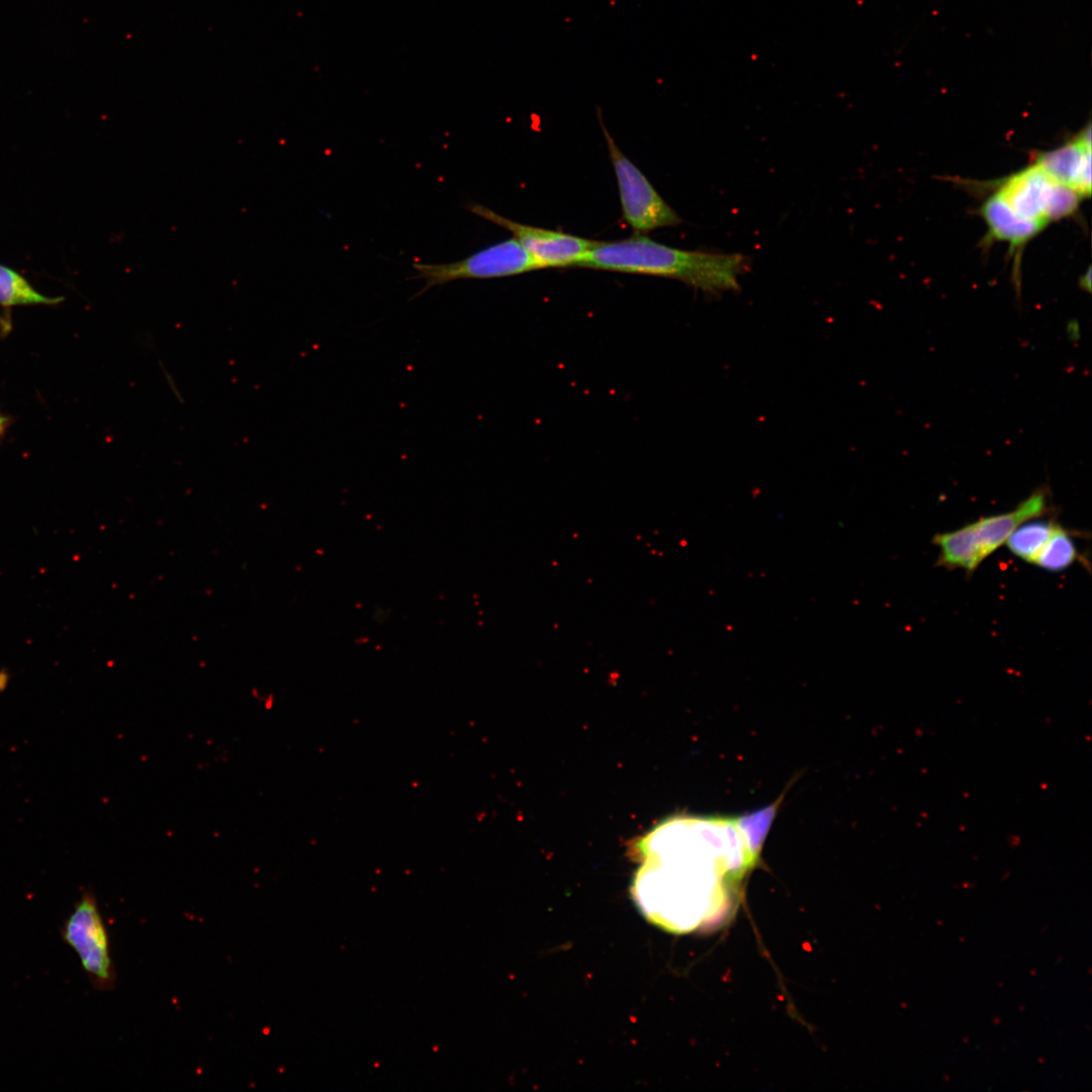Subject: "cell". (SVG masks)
<instances>
[{"instance_id": "obj_1", "label": "cell", "mask_w": 1092, "mask_h": 1092, "mask_svg": "<svg viewBox=\"0 0 1092 1092\" xmlns=\"http://www.w3.org/2000/svg\"><path fill=\"white\" fill-rule=\"evenodd\" d=\"M575 267L666 277L714 293L737 289L750 261L739 253L681 250L634 234L597 242Z\"/></svg>"}, {"instance_id": "obj_2", "label": "cell", "mask_w": 1092, "mask_h": 1092, "mask_svg": "<svg viewBox=\"0 0 1092 1092\" xmlns=\"http://www.w3.org/2000/svg\"><path fill=\"white\" fill-rule=\"evenodd\" d=\"M600 124L607 142L609 157L617 178L624 220L635 235H646L660 228L681 223V218L654 189L646 176L619 149L605 126Z\"/></svg>"}, {"instance_id": "obj_3", "label": "cell", "mask_w": 1092, "mask_h": 1092, "mask_svg": "<svg viewBox=\"0 0 1092 1092\" xmlns=\"http://www.w3.org/2000/svg\"><path fill=\"white\" fill-rule=\"evenodd\" d=\"M417 275L424 287L417 297L430 288L459 279H490L514 276L539 269L530 254L513 237L491 245L472 255L446 264L414 263Z\"/></svg>"}, {"instance_id": "obj_4", "label": "cell", "mask_w": 1092, "mask_h": 1092, "mask_svg": "<svg viewBox=\"0 0 1092 1092\" xmlns=\"http://www.w3.org/2000/svg\"><path fill=\"white\" fill-rule=\"evenodd\" d=\"M61 934L79 957L92 986L99 991L112 990L116 972L110 958L108 933L91 891H85L75 904Z\"/></svg>"}, {"instance_id": "obj_5", "label": "cell", "mask_w": 1092, "mask_h": 1092, "mask_svg": "<svg viewBox=\"0 0 1092 1092\" xmlns=\"http://www.w3.org/2000/svg\"><path fill=\"white\" fill-rule=\"evenodd\" d=\"M1020 216L1045 226L1074 213L1082 197L1032 164L1005 179L997 192Z\"/></svg>"}, {"instance_id": "obj_6", "label": "cell", "mask_w": 1092, "mask_h": 1092, "mask_svg": "<svg viewBox=\"0 0 1092 1092\" xmlns=\"http://www.w3.org/2000/svg\"><path fill=\"white\" fill-rule=\"evenodd\" d=\"M466 208L475 215L512 233L534 259L539 269L575 267L597 243L559 231L517 222L478 203H468Z\"/></svg>"}, {"instance_id": "obj_7", "label": "cell", "mask_w": 1092, "mask_h": 1092, "mask_svg": "<svg viewBox=\"0 0 1092 1092\" xmlns=\"http://www.w3.org/2000/svg\"><path fill=\"white\" fill-rule=\"evenodd\" d=\"M1059 184L1082 198L1091 193V130L1088 126L1073 141L1036 157L1034 163Z\"/></svg>"}, {"instance_id": "obj_8", "label": "cell", "mask_w": 1092, "mask_h": 1092, "mask_svg": "<svg viewBox=\"0 0 1092 1092\" xmlns=\"http://www.w3.org/2000/svg\"><path fill=\"white\" fill-rule=\"evenodd\" d=\"M1048 495L1045 487H1038L1013 511L975 522L982 560L1004 544L1019 525L1042 516L1048 510Z\"/></svg>"}, {"instance_id": "obj_9", "label": "cell", "mask_w": 1092, "mask_h": 1092, "mask_svg": "<svg viewBox=\"0 0 1092 1092\" xmlns=\"http://www.w3.org/2000/svg\"><path fill=\"white\" fill-rule=\"evenodd\" d=\"M981 213L989 234L995 240L1009 243L1013 249L1027 243L1043 228L1020 216L996 192L984 202Z\"/></svg>"}, {"instance_id": "obj_10", "label": "cell", "mask_w": 1092, "mask_h": 1092, "mask_svg": "<svg viewBox=\"0 0 1092 1092\" xmlns=\"http://www.w3.org/2000/svg\"><path fill=\"white\" fill-rule=\"evenodd\" d=\"M933 541L938 546L939 563L943 566L973 571L983 561L975 523L952 532L938 534Z\"/></svg>"}, {"instance_id": "obj_11", "label": "cell", "mask_w": 1092, "mask_h": 1092, "mask_svg": "<svg viewBox=\"0 0 1092 1092\" xmlns=\"http://www.w3.org/2000/svg\"><path fill=\"white\" fill-rule=\"evenodd\" d=\"M784 794L770 805L748 815L729 819L743 842L744 859L748 870L759 860L768 830L782 803Z\"/></svg>"}, {"instance_id": "obj_12", "label": "cell", "mask_w": 1092, "mask_h": 1092, "mask_svg": "<svg viewBox=\"0 0 1092 1092\" xmlns=\"http://www.w3.org/2000/svg\"><path fill=\"white\" fill-rule=\"evenodd\" d=\"M62 300L63 297H51L38 292L22 275L0 264V307L53 305Z\"/></svg>"}, {"instance_id": "obj_13", "label": "cell", "mask_w": 1092, "mask_h": 1092, "mask_svg": "<svg viewBox=\"0 0 1092 1092\" xmlns=\"http://www.w3.org/2000/svg\"><path fill=\"white\" fill-rule=\"evenodd\" d=\"M1055 526L1052 521L1024 522L1010 534L1005 543L1014 555L1033 563Z\"/></svg>"}, {"instance_id": "obj_14", "label": "cell", "mask_w": 1092, "mask_h": 1092, "mask_svg": "<svg viewBox=\"0 0 1092 1092\" xmlns=\"http://www.w3.org/2000/svg\"><path fill=\"white\" fill-rule=\"evenodd\" d=\"M1076 558L1077 549L1071 535L1056 525L1033 563L1050 571H1061L1072 565Z\"/></svg>"}, {"instance_id": "obj_15", "label": "cell", "mask_w": 1092, "mask_h": 1092, "mask_svg": "<svg viewBox=\"0 0 1092 1092\" xmlns=\"http://www.w3.org/2000/svg\"><path fill=\"white\" fill-rule=\"evenodd\" d=\"M1067 336L1071 342H1077L1080 339V326L1077 321L1067 324Z\"/></svg>"}, {"instance_id": "obj_16", "label": "cell", "mask_w": 1092, "mask_h": 1092, "mask_svg": "<svg viewBox=\"0 0 1092 1092\" xmlns=\"http://www.w3.org/2000/svg\"><path fill=\"white\" fill-rule=\"evenodd\" d=\"M1080 285L1085 291L1090 292L1091 284H1090V273L1089 272H1088V274L1086 276H1084L1081 279Z\"/></svg>"}, {"instance_id": "obj_17", "label": "cell", "mask_w": 1092, "mask_h": 1092, "mask_svg": "<svg viewBox=\"0 0 1092 1092\" xmlns=\"http://www.w3.org/2000/svg\"><path fill=\"white\" fill-rule=\"evenodd\" d=\"M7 426H8V419L6 417L0 415V438L4 434Z\"/></svg>"}, {"instance_id": "obj_18", "label": "cell", "mask_w": 1092, "mask_h": 1092, "mask_svg": "<svg viewBox=\"0 0 1092 1092\" xmlns=\"http://www.w3.org/2000/svg\"><path fill=\"white\" fill-rule=\"evenodd\" d=\"M7 679H8L7 674L4 673V672H0V690L4 689L6 687Z\"/></svg>"}]
</instances>
